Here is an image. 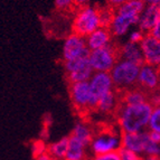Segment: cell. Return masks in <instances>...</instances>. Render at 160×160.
<instances>
[{
    "mask_svg": "<svg viewBox=\"0 0 160 160\" xmlns=\"http://www.w3.org/2000/svg\"><path fill=\"white\" fill-rule=\"evenodd\" d=\"M152 110L153 104L150 101L136 105L121 104L115 114L120 131L123 133H136L148 130Z\"/></svg>",
    "mask_w": 160,
    "mask_h": 160,
    "instance_id": "cell-1",
    "label": "cell"
},
{
    "mask_svg": "<svg viewBox=\"0 0 160 160\" xmlns=\"http://www.w3.org/2000/svg\"><path fill=\"white\" fill-rule=\"evenodd\" d=\"M146 6L147 3L143 0H131L114 8V17L109 27L113 37L124 36L132 26H138L140 15Z\"/></svg>",
    "mask_w": 160,
    "mask_h": 160,
    "instance_id": "cell-2",
    "label": "cell"
},
{
    "mask_svg": "<svg viewBox=\"0 0 160 160\" xmlns=\"http://www.w3.org/2000/svg\"><path fill=\"white\" fill-rule=\"evenodd\" d=\"M141 65L120 58L110 72L117 91L123 92L136 88Z\"/></svg>",
    "mask_w": 160,
    "mask_h": 160,
    "instance_id": "cell-3",
    "label": "cell"
},
{
    "mask_svg": "<svg viewBox=\"0 0 160 160\" xmlns=\"http://www.w3.org/2000/svg\"><path fill=\"white\" fill-rule=\"evenodd\" d=\"M101 27L99 7L84 6L75 11L72 22V32L82 37H88Z\"/></svg>",
    "mask_w": 160,
    "mask_h": 160,
    "instance_id": "cell-4",
    "label": "cell"
},
{
    "mask_svg": "<svg viewBox=\"0 0 160 160\" xmlns=\"http://www.w3.org/2000/svg\"><path fill=\"white\" fill-rule=\"evenodd\" d=\"M90 147L94 156L119 151L122 147V132L114 128H103L95 132Z\"/></svg>",
    "mask_w": 160,
    "mask_h": 160,
    "instance_id": "cell-5",
    "label": "cell"
},
{
    "mask_svg": "<svg viewBox=\"0 0 160 160\" xmlns=\"http://www.w3.org/2000/svg\"><path fill=\"white\" fill-rule=\"evenodd\" d=\"M69 100L78 114L85 115L95 111L88 82L72 83L68 85Z\"/></svg>",
    "mask_w": 160,
    "mask_h": 160,
    "instance_id": "cell-6",
    "label": "cell"
},
{
    "mask_svg": "<svg viewBox=\"0 0 160 160\" xmlns=\"http://www.w3.org/2000/svg\"><path fill=\"white\" fill-rule=\"evenodd\" d=\"M90 63L94 72H111L120 59V45L110 44L90 53Z\"/></svg>",
    "mask_w": 160,
    "mask_h": 160,
    "instance_id": "cell-7",
    "label": "cell"
},
{
    "mask_svg": "<svg viewBox=\"0 0 160 160\" xmlns=\"http://www.w3.org/2000/svg\"><path fill=\"white\" fill-rule=\"evenodd\" d=\"M88 57H82V58L73 59V61L63 62L66 80L69 84L90 81L92 75L94 74V69L92 68Z\"/></svg>",
    "mask_w": 160,
    "mask_h": 160,
    "instance_id": "cell-8",
    "label": "cell"
},
{
    "mask_svg": "<svg viewBox=\"0 0 160 160\" xmlns=\"http://www.w3.org/2000/svg\"><path fill=\"white\" fill-rule=\"evenodd\" d=\"M91 49L88 48L86 38L78 34H69L64 40L63 52H62V62L73 61V59L88 57Z\"/></svg>",
    "mask_w": 160,
    "mask_h": 160,
    "instance_id": "cell-9",
    "label": "cell"
},
{
    "mask_svg": "<svg viewBox=\"0 0 160 160\" xmlns=\"http://www.w3.org/2000/svg\"><path fill=\"white\" fill-rule=\"evenodd\" d=\"M88 84H90L92 99H93V103L96 111L99 100L107 93L115 90L114 84H113L110 72H94L92 78L88 81Z\"/></svg>",
    "mask_w": 160,
    "mask_h": 160,
    "instance_id": "cell-10",
    "label": "cell"
},
{
    "mask_svg": "<svg viewBox=\"0 0 160 160\" xmlns=\"http://www.w3.org/2000/svg\"><path fill=\"white\" fill-rule=\"evenodd\" d=\"M137 86L147 92L150 96L160 90V68L149 64H143L139 73Z\"/></svg>",
    "mask_w": 160,
    "mask_h": 160,
    "instance_id": "cell-11",
    "label": "cell"
},
{
    "mask_svg": "<svg viewBox=\"0 0 160 160\" xmlns=\"http://www.w3.org/2000/svg\"><path fill=\"white\" fill-rule=\"evenodd\" d=\"M140 46L143 54L144 64L160 67V40L152 37L150 34H147Z\"/></svg>",
    "mask_w": 160,
    "mask_h": 160,
    "instance_id": "cell-12",
    "label": "cell"
},
{
    "mask_svg": "<svg viewBox=\"0 0 160 160\" xmlns=\"http://www.w3.org/2000/svg\"><path fill=\"white\" fill-rule=\"evenodd\" d=\"M120 105V92L117 91V90H113V91L103 95L99 100V103H98V107H96V112L105 115H115Z\"/></svg>",
    "mask_w": 160,
    "mask_h": 160,
    "instance_id": "cell-13",
    "label": "cell"
},
{
    "mask_svg": "<svg viewBox=\"0 0 160 160\" xmlns=\"http://www.w3.org/2000/svg\"><path fill=\"white\" fill-rule=\"evenodd\" d=\"M112 39L113 35L109 27H100L99 29H96L86 37V43L91 51H95L112 44Z\"/></svg>",
    "mask_w": 160,
    "mask_h": 160,
    "instance_id": "cell-14",
    "label": "cell"
},
{
    "mask_svg": "<svg viewBox=\"0 0 160 160\" xmlns=\"http://www.w3.org/2000/svg\"><path fill=\"white\" fill-rule=\"evenodd\" d=\"M159 19L160 17L159 11H158V5H147L140 15L138 28L146 34H149L150 30L159 22Z\"/></svg>",
    "mask_w": 160,
    "mask_h": 160,
    "instance_id": "cell-15",
    "label": "cell"
},
{
    "mask_svg": "<svg viewBox=\"0 0 160 160\" xmlns=\"http://www.w3.org/2000/svg\"><path fill=\"white\" fill-rule=\"evenodd\" d=\"M148 137V130L136 133H123L122 132V147L142 155L143 147Z\"/></svg>",
    "mask_w": 160,
    "mask_h": 160,
    "instance_id": "cell-16",
    "label": "cell"
},
{
    "mask_svg": "<svg viewBox=\"0 0 160 160\" xmlns=\"http://www.w3.org/2000/svg\"><path fill=\"white\" fill-rule=\"evenodd\" d=\"M120 58L136 63L141 66L144 64L143 54L140 44H134L131 42H127L126 44L120 46Z\"/></svg>",
    "mask_w": 160,
    "mask_h": 160,
    "instance_id": "cell-17",
    "label": "cell"
},
{
    "mask_svg": "<svg viewBox=\"0 0 160 160\" xmlns=\"http://www.w3.org/2000/svg\"><path fill=\"white\" fill-rule=\"evenodd\" d=\"M120 100L121 104H126V105H136V104L144 103V102L150 101V95L144 92L143 90L136 86L127 91L120 92Z\"/></svg>",
    "mask_w": 160,
    "mask_h": 160,
    "instance_id": "cell-18",
    "label": "cell"
},
{
    "mask_svg": "<svg viewBox=\"0 0 160 160\" xmlns=\"http://www.w3.org/2000/svg\"><path fill=\"white\" fill-rule=\"evenodd\" d=\"M94 134H95V132H94V130L90 124H88L86 122H78L73 128L72 133L69 136L74 137L75 139L80 140L81 142H83L85 146L88 147V146H91Z\"/></svg>",
    "mask_w": 160,
    "mask_h": 160,
    "instance_id": "cell-19",
    "label": "cell"
},
{
    "mask_svg": "<svg viewBox=\"0 0 160 160\" xmlns=\"http://www.w3.org/2000/svg\"><path fill=\"white\" fill-rule=\"evenodd\" d=\"M69 137L68 150H67L65 160H86V148L88 146L75 139L74 137Z\"/></svg>",
    "mask_w": 160,
    "mask_h": 160,
    "instance_id": "cell-20",
    "label": "cell"
},
{
    "mask_svg": "<svg viewBox=\"0 0 160 160\" xmlns=\"http://www.w3.org/2000/svg\"><path fill=\"white\" fill-rule=\"evenodd\" d=\"M68 143L69 137H64V138L57 140L56 142L49 144L46 151L49 153V156L54 160H65L67 150H68Z\"/></svg>",
    "mask_w": 160,
    "mask_h": 160,
    "instance_id": "cell-21",
    "label": "cell"
},
{
    "mask_svg": "<svg viewBox=\"0 0 160 160\" xmlns=\"http://www.w3.org/2000/svg\"><path fill=\"white\" fill-rule=\"evenodd\" d=\"M99 12L101 27H110L114 17V8L110 7L109 5L103 6V7H99Z\"/></svg>",
    "mask_w": 160,
    "mask_h": 160,
    "instance_id": "cell-22",
    "label": "cell"
},
{
    "mask_svg": "<svg viewBox=\"0 0 160 160\" xmlns=\"http://www.w3.org/2000/svg\"><path fill=\"white\" fill-rule=\"evenodd\" d=\"M148 130L150 131H156L160 133V107H153L152 110L151 117H150L149 126H148Z\"/></svg>",
    "mask_w": 160,
    "mask_h": 160,
    "instance_id": "cell-23",
    "label": "cell"
},
{
    "mask_svg": "<svg viewBox=\"0 0 160 160\" xmlns=\"http://www.w3.org/2000/svg\"><path fill=\"white\" fill-rule=\"evenodd\" d=\"M119 153H120L121 160H144V158H142L141 155H139L134 151H131L129 149H126L123 147L119 149Z\"/></svg>",
    "mask_w": 160,
    "mask_h": 160,
    "instance_id": "cell-24",
    "label": "cell"
},
{
    "mask_svg": "<svg viewBox=\"0 0 160 160\" xmlns=\"http://www.w3.org/2000/svg\"><path fill=\"white\" fill-rule=\"evenodd\" d=\"M54 3H55V8L61 12L62 11H69L73 8H76L74 0H55Z\"/></svg>",
    "mask_w": 160,
    "mask_h": 160,
    "instance_id": "cell-25",
    "label": "cell"
},
{
    "mask_svg": "<svg viewBox=\"0 0 160 160\" xmlns=\"http://www.w3.org/2000/svg\"><path fill=\"white\" fill-rule=\"evenodd\" d=\"M146 32H142L141 29H136V30H132V32L129 34V38H128V42H131V43H134V44H141V42L143 40L144 36H146Z\"/></svg>",
    "mask_w": 160,
    "mask_h": 160,
    "instance_id": "cell-26",
    "label": "cell"
},
{
    "mask_svg": "<svg viewBox=\"0 0 160 160\" xmlns=\"http://www.w3.org/2000/svg\"><path fill=\"white\" fill-rule=\"evenodd\" d=\"M92 160H121V158L119 151H114L104 153V155H96L94 156Z\"/></svg>",
    "mask_w": 160,
    "mask_h": 160,
    "instance_id": "cell-27",
    "label": "cell"
},
{
    "mask_svg": "<svg viewBox=\"0 0 160 160\" xmlns=\"http://www.w3.org/2000/svg\"><path fill=\"white\" fill-rule=\"evenodd\" d=\"M129 1H131V0H107V5H109L112 8H118V7H120Z\"/></svg>",
    "mask_w": 160,
    "mask_h": 160,
    "instance_id": "cell-28",
    "label": "cell"
},
{
    "mask_svg": "<svg viewBox=\"0 0 160 160\" xmlns=\"http://www.w3.org/2000/svg\"><path fill=\"white\" fill-rule=\"evenodd\" d=\"M149 34L151 35L152 37H155L156 39L160 40V19H159V22H158L157 24L155 25V27H153V28L150 30Z\"/></svg>",
    "mask_w": 160,
    "mask_h": 160,
    "instance_id": "cell-29",
    "label": "cell"
},
{
    "mask_svg": "<svg viewBox=\"0 0 160 160\" xmlns=\"http://www.w3.org/2000/svg\"><path fill=\"white\" fill-rule=\"evenodd\" d=\"M150 102L153 104V107H158V105L160 107V90L157 93L152 94V95L150 96Z\"/></svg>",
    "mask_w": 160,
    "mask_h": 160,
    "instance_id": "cell-30",
    "label": "cell"
},
{
    "mask_svg": "<svg viewBox=\"0 0 160 160\" xmlns=\"http://www.w3.org/2000/svg\"><path fill=\"white\" fill-rule=\"evenodd\" d=\"M149 138L151 141L156 142V143H160V133L159 132L149 130Z\"/></svg>",
    "mask_w": 160,
    "mask_h": 160,
    "instance_id": "cell-31",
    "label": "cell"
},
{
    "mask_svg": "<svg viewBox=\"0 0 160 160\" xmlns=\"http://www.w3.org/2000/svg\"><path fill=\"white\" fill-rule=\"evenodd\" d=\"M35 160H54V159L49 156V153H48L47 151H45V152L39 153L38 156H36V157H35Z\"/></svg>",
    "mask_w": 160,
    "mask_h": 160,
    "instance_id": "cell-32",
    "label": "cell"
},
{
    "mask_svg": "<svg viewBox=\"0 0 160 160\" xmlns=\"http://www.w3.org/2000/svg\"><path fill=\"white\" fill-rule=\"evenodd\" d=\"M74 1H75V6H76V8H81V7L88 6L90 0H74Z\"/></svg>",
    "mask_w": 160,
    "mask_h": 160,
    "instance_id": "cell-33",
    "label": "cell"
},
{
    "mask_svg": "<svg viewBox=\"0 0 160 160\" xmlns=\"http://www.w3.org/2000/svg\"><path fill=\"white\" fill-rule=\"evenodd\" d=\"M147 5H160V0H143Z\"/></svg>",
    "mask_w": 160,
    "mask_h": 160,
    "instance_id": "cell-34",
    "label": "cell"
},
{
    "mask_svg": "<svg viewBox=\"0 0 160 160\" xmlns=\"http://www.w3.org/2000/svg\"><path fill=\"white\" fill-rule=\"evenodd\" d=\"M158 11H159V17H160V5H158Z\"/></svg>",
    "mask_w": 160,
    "mask_h": 160,
    "instance_id": "cell-35",
    "label": "cell"
},
{
    "mask_svg": "<svg viewBox=\"0 0 160 160\" xmlns=\"http://www.w3.org/2000/svg\"><path fill=\"white\" fill-rule=\"evenodd\" d=\"M159 160H160V157H159Z\"/></svg>",
    "mask_w": 160,
    "mask_h": 160,
    "instance_id": "cell-36",
    "label": "cell"
},
{
    "mask_svg": "<svg viewBox=\"0 0 160 160\" xmlns=\"http://www.w3.org/2000/svg\"><path fill=\"white\" fill-rule=\"evenodd\" d=\"M159 68H160V67H159Z\"/></svg>",
    "mask_w": 160,
    "mask_h": 160,
    "instance_id": "cell-37",
    "label": "cell"
}]
</instances>
